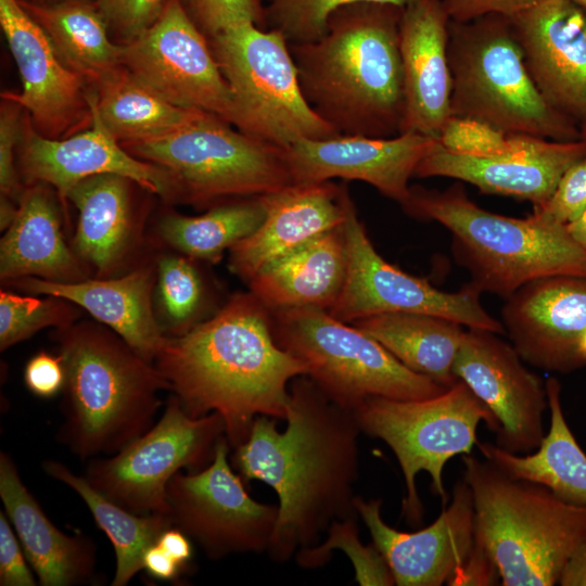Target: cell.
<instances>
[{
  "mask_svg": "<svg viewBox=\"0 0 586 586\" xmlns=\"http://www.w3.org/2000/svg\"><path fill=\"white\" fill-rule=\"evenodd\" d=\"M286 428L258 416L231 464L247 485L260 481L278 495V519L268 552L286 561L296 548L315 546L332 522L357 514L353 485L358 477L355 411L332 402L310 379L290 385Z\"/></svg>",
  "mask_w": 586,
  "mask_h": 586,
  "instance_id": "1",
  "label": "cell"
},
{
  "mask_svg": "<svg viewBox=\"0 0 586 586\" xmlns=\"http://www.w3.org/2000/svg\"><path fill=\"white\" fill-rule=\"evenodd\" d=\"M267 308L238 293L211 319L166 336L154 364L186 412H216L230 447L244 443L258 416L285 419L290 382L306 367L281 348Z\"/></svg>",
  "mask_w": 586,
  "mask_h": 586,
  "instance_id": "2",
  "label": "cell"
},
{
  "mask_svg": "<svg viewBox=\"0 0 586 586\" xmlns=\"http://www.w3.org/2000/svg\"><path fill=\"white\" fill-rule=\"evenodd\" d=\"M402 11L385 3L351 4L333 13L318 40L290 44L305 99L341 135L399 133Z\"/></svg>",
  "mask_w": 586,
  "mask_h": 586,
  "instance_id": "3",
  "label": "cell"
},
{
  "mask_svg": "<svg viewBox=\"0 0 586 586\" xmlns=\"http://www.w3.org/2000/svg\"><path fill=\"white\" fill-rule=\"evenodd\" d=\"M65 369L58 440L81 460L114 455L156 422L170 385L109 327L84 321L56 329Z\"/></svg>",
  "mask_w": 586,
  "mask_h": 586,
  "instance_id": "4",
  "label": "cell"
},
{
  "mask_svg": "<svg viewBox=\"0 0 586 586\" xmlns=\"http://www.w3.org/2000/svg\"><path fill=\"white\" fill-rule=\"evenodd\" d=\"M475 534L504 586H553L586 540V506L547 486L513 477L487 459L462 455Z\"/></svg>",
  "mask_w": 586,
  "mask_h": 586,
  "instance_id": "5",
  "label": "cell"
},
{
  "mask_svg": "<svg viewBox=\"0 0 586 586\" xmlns=\"http://www.w3.org/2000/svg\"><path fill=\"white\" fill-rule=\"evenodd\" d=\"M403 208L449 230L456 262L481 292L507 298L536 279L586 277V251L565 225L534 212L526 218H513L483 209L459 183L444 191L411 188Z\"/></svg>",
  "mask_w": 586,
  "mask_h": 586,
  "instance_id": "6",
  "label": "cell"
},
{
  "mask_svg": "<svg viewBox=\"0 0 586 586\" xmlns=\"http://www.w3.org/2000/svg\"><path fill=\"white\" fill-rule=\"evenodd\" d=\"M450 116L508 135L581 140L579 125L552 109L533 82L508 16L449 24Z\"/></svg>",
  "mask_w": 586,
  "mask_h": 586,
  "instance_id": "7",
  "label": "cell"
},
{
  "mask_svg": "<svg viewBox=\"0 0 586 586\" xmlns=\"http://www.w3.org/2000/svg\"><path fill=\"white\" fill-rule=\"evenodd\" d=\"M232 126L204 112L168 135L122 145L168 173L174 200L198 206L259 196L294 183L285 149Z\"/></svg>",
  "mask_w": 586,
  "mask_h": 586,
  "instance_id": "8",
  "label": "cell"
},
{
  "mask_svg": "<svg viewBox=\"0 0 586 586\" xmlns=\"http://www.w3.org/2000/svg\"><path fill=\"white\" fill-rule=\"evenodd\" d=\"M277 344L306 367L308 377L332 402L356 411L370 397L422 399L446 388L417 373L378 341L317 307L276 311Z\"/></svg>",
  "mask_w": 586,
  "mask_h": 586,
  "instance_id": "9",
  "label": "cell"
},
{
  "mask_svg": "<svg viewBox=\"0 0 586 586\" xmlns=\"http://www.w3.org/2000/svg\"><path fill=\"white\" fill-rule=\"evenodd\" d=\"M208 41L233 97L238 129L283 149L341 135L305 99L282 33L241 23Z\"/></svg>",
  "mask_w": 586,
  "mask_h": 586,
  "instance_id": "10",
  "label": "cell"
},
{
  "mask_svg": "<svg viewBox=\"0 0 586 586\" xmlns=\"http://www.w3.org/2000/svg\"><path fill=\"white\" fill-rule=\"evenodd\" d=\"M361 432L383 441L395 455L404 475L403 513L411 525L423 515L416 476L425 471L443 506L448 495L443 482L446 462L470 454L476 445V429L485 422L494 432L488 408L468 385L458 380L436 396L422 399L370 397L355 411Z\"/></svg>",
  "mask_w": 586,
  "mask_h": 586,
  "instance_id": "11",
  "label": "cell"
},
{
  "mask_svg": "<svg viewBox=\"0 0 586 586\" xmlns=\"http://www.w3.org/2000/svg\"><path fill=\"white\" fill-rule=\"evenodd\" d=\"M224 435L218 413L191 417L173 394L151 429L118 453L91 459L84 477L130 512L168 514L166 489L171 477L181 469L194 472L208 466Z\"/></svg>",
  "mask_w": 586,
  "mask_h": 586,
  "instance_id": "12",
  "label": "cell"
},
{
  "mask_svg": "<svg viewBox=\"0 0 586 586\" xmlns=\"http://www.w3.org/2000/svg\"><path fill=\"white\" fill-rule=\"evenodd\" d=\"M341 196L345 209L347 275L337 301L328 310L331 316L349 323L384 313H417L505 334L501 321L483 307L482 292L471 282L457 292H446L387 263L370 242L344 186Z\"/></svg>",
  "mask_w": 586,
  "mask_h": 586,
  "instance_id": "13",
  "label": "cell"
},
{
  "mask_svg": "<svg viewBox=\"0 0 586 586\" xmlns=\"http://www.w3.org/2000/svg\"><path fill=\"white\" fill-rule=\"evenodd\" d=\"M224 435L205 468L176 473L166 489L173 526L194 540L205 555L222 559L233 553L268 551L278 505L256 501L230 464Z\"/></svg>",
  "mask_w": 586,
  "mask_h": 586,
  "instance_id": "14",
  "label": "cell"
},
{
  "mask_svg": "<svg viewBox=\"0 0 586 586\" xmlns=\"http://www.w3.org/2000/svg\"><path fill=\"white\" fill-rule=\"evenodd\" d=\"M122 64L170 103L212 113L237 126L229 85L208 39L180 0H169L150 28L122 44Z\"/></svg>",
  "mask_w": 586,
  "mask_h": 586,
  "instance_id": "15",
  "label": "cell"
},
{
  "mask_svg": "<svg viewBox=\"0 0 586 586\" xmlns=\"http://www.w3.org/2000/svg\"><path fill=\"white\" fill-rule=\"evenodd\" d=\"M453 371L492 412L496 446L520 455L538 448L546 434V385L512 344L495 332L468 328Z\"/></svg>",
  "mask_w": 586,
  "mask_h": 586,
  "instance_id": "16",
  "label": "cell"
},
{
  "mask_svg": "<svg viewBox=\"0 0 586 586\" xmlns=\"http://www.w3.org/2000/svg\"><path fill=\"white\" fill-rule=\"evenodd\" d=\"M0 25L23 87L20 94L3 97L24 107L33 127L47 138L62 139L91 125L89 85L62 62L20 0H0Z\"/></svg>",
  "mask_w": 586,
  "mask_h": 586,
  "instance_id": "17",
  "label": "cell"
},
{
  "mask_svg": "<svg viewBox=\"0 0 586 586\" xmlns=\"http://www.w3.org/2000/svg\"><path fill=\"white\" fill-rule=\"evenodd\" d=\"M586 156V142L555 141L511 135L510 145L492 156H468L444 149L438 140L419 162L415 177H447L475 186L481 192L512 196L542 206L560 178Z\"/></svg>",
  "mask_w": 586,
  "mask_h": 586,
  "instance_id": "18",
  "label": "cell"
},
{
  "mask_svg": "<svg viewBox=\"0 0 586 586\" xmlns=\"http://www.w3.org/2000/svg\"><path fill=\"white\" fill-rule=\"evenodd\" d=\"M526 69L545 101L586 122V18L570 0H540L508 16Z\"/></svg>",
  "mask_w": 586,
  "mask_h": 586,
  "instance_id": "19",
  "label": "cell"
},
{
  "mask_svg": "<svg viewBox=\"0 0 586 586\" xmlns=\"http://www.w3.org/2000/svg\"><path fill=\"white\" fill-rule=\"evenodd\" d=\"M354 506L398 586L447 585L475 540L473 498L464 479L455 485L437 519L411 533L384 522L380 499L355 497Z\"/></svg>",
  "mask_w": 586,
  "mask_h": 586,
  "instance_id": "20",
  "label": "cell"
},
{
  "mask_svg": "<svg viewBox=\"0 0 586 586\" xmlns=\"http://www.w3.org/2000/svg\"><path fill=\"white\" fill-rule=\"evenodd\" d=\"M89 105L91 127L62 139L43 137L28 116L23 119L17 151L20 170L26 182L53 187L65 202L68 191L79 181L95 175L116 174L151 193L174 200L168 173L127 152L104 127L90 102Z\"/></svg>",
  "mask_w": 586,
  "mask_h": 586,
  "instance_id": "21",
  "label": "cell"
},
{
  "mask_svg": "<svg viewBox=\"0 0 586 586\" xmlns=\"http://www.w3.org/2000/svg\"><path fill=\"white\" fill-rule=\"evenodd\" d=\"M505 301L500 321L523 361L559 373L586 366L578 354L586 330V277L536 279Z\"/></svg>",
  "mask_w": 586,
  "mask_h": 586,
  "instance_id": "22",
  "label": "cell"
},
{
  "mask_svg": "<svg viewBox=\"0 0 586 586\" xmlns=\"http://www.w3.org/2000/svg\"><path fill=\"white\" fill-rule=\"evenodd\" d=\"M435 141L413 132L387 138L339 135L298 140L285 148V153L294 183L332 178L364 181L404 206L411 195L409 179Z\"/></svg>",
  "mask_w": 586,
  "mask_h": 586,
  "instance_id": "23",
  "label": "cell"
},
{
  "mask_svg": "<svg viewBox=\"0 0 586 586\" xmlns=\"http://www.w3.org/2000/svg\"><path fill=\"white\" fill-rule=\"evenodd\" d=\"M449 24L441 0H411L403 8L399 52L404 115L399 133L437 139L450 117Z\"/></svg>",
  "mask_w": 586,
  "mask_h": 586,
  "instance_id": "24",
  "label": "cell"
},
{
  "mask_svg": "<svg viewBox=\"0 0 586 586\" xmlns=\"http://www.w3.org/2000/svg\"><path fill=\"white\" fill-rule=\"evenodd\" d=\"M262 225L230 249L229 268L250 280L262 268L345 219L341 186L329 181L292 183L259 195Z\"/></svg>",
  "mask_w": 586,
  "mask_h": 586,
  "instance_id": "25",
  "label": "cell"
},
{
  "mask_svg": "<svg viewBox=\"0 0 586 586\" xmlns=\"http://www.w3.org/2000/svg\"><path fill=\"white\" fill-rule=\"evenodd\" d=\"M156 279V267L142 265L112 278L63 283L23 277L5 284L68 300L112 329L141 357L154 362L166 340L152 304Z\"/></svg>",
  "mask_w": 586,
  "mask_h": 586,
  "instance_id": "26",
  "label": "cell"
},
{
  "mask_svg": "<svg viewBox=\"0 0 586 586\" xmlns=\"http://www.w3.org/2000/svg\"><path fill=\"white\" fill-rule=\"evenodd\" d=\"M0 498L41 586L94 584L97 555L93 542L67 535L46 515L20 477L12 458L0 453Z\"/></svg>",
  "mask_w": 586,
  "mask_h": 586,
  "instance_id": "27",
  "label": "cell"
},
{
  "mask_svg": "<svg viewBox=\"0 0 586 586\" xmlns=\"http://www.w3.org/2000/svg\"><path fill=\"white\" fill-rule=\"evenodd\" d=\"M135 183L120 175L101 174L79 181L66 195L78 211L73 251L95 278L116 277L139 244L141 230L131 198Z\"/></svg>",
  "mask_w": 586,
  "mask_h": 586,
  "instance_id": "28",
  "label": "cell"
},
{
  "mask_svg": "<svg viewBox=\"0 0 586 586\" xmlns=\"http://www.w3.org/2000/svg\"><path fill=\"white\" fill-rule=\"evenodd\" d=\"M82 263L68 249L59 207L46 183L28 184L17 214L0 242V278L7 283L23 277L73 283L88 279Z\"/></svg>",
  "mask_w": 586,
  "mask_h": 586,
  "instance_id": "29",
  "label": "cell"
},
{
  "mask_svg": "<svg viewBox=\"0 0 586 586\" xmlns=\"http://www.w3.org/2000/svg\"><path fill=\"white\" fill-rule=\"evenodd\" d=\"M347 275L343 224L262 268L249 280L267 309L317 307L330 310Z\"/></svg>",
  "mask_w": 586,
  "mask_h": 586,
  "instance_id": "30",
  "label": "cell"
},
{
  "mask_svg": "<svg viewBox=\"0 0 586 586\" xmlns=\"http://www.w3.org/2000/svg\"><path fill=\"white\" fill-rule=\"evenodd\" d=\"M545 385L550 422L536 450L513 454L479 441L476 446L485 459L507 474L543 484L563 500L586 506V453L564 417L558 379L550 377Z\"/></svg>",
  "mask_w": 586,
  "mask_h": 586,
  "instance_id": "31",
  "label": "cell"
},
{
  "mask_svg": "<svg viewBox=\"0 0 586 586\" xmlns=\"http://www.w3.org/2000/svg\"><path fill=\"white\" fill-rule=\"evenodd\" d=\"M87 98L120 144L163 137L205 112L170 103L123 64L89 87Z\"/></svg>",
  "mask_w": 586,
  "mask_h": 586,
  "instance_id": "32",
  "label": "cell"
},
{
  "mask_svg": "<svg viewBox=\"0 0 586 586\" xmlns=\"http://www.w3.org/2000/svg\"><path fill=\"white\" fill-rule=\"evenodd\" d=\"M354 326L410 370L445 387L458 381L453 367L467 332L462 324L426 314L384 313L356 320Z\"/></svg>",
  "mask_w": 586,
  "mask_h": 586,
  "instance_id": "33",
  "label": "cell"
},
{
  "mask_svg": "<svg viewBox=\"0 0 586 586\" xmlns=\"http://www.w3.org/2000/svg\"><path fill=\"white\" fill-rule=\"evenodd\" d=\"M20 2L44 30L62 62L89 87L122 65V44L111 39L93 0Z\"/></svg>",
  "mask_w": 586,
  "mask_h": 586,
  "instance_id": "34",
  "label": "cell"
},
{
  "mask_svg": "<svg viewBox=\"0 0 586 586\" xmlns=\"http://www.w3.org/2000/svg\"><path fill=\"white\" fill-rule=\"evenodd\" d=\"M43 471L52 479L74 489L89 508L97 525L111 540L116 569L112 586H125L143 570V555L161 534L173 526L168 514H136L112 501L88 481L73 473L65 464L46 460Z\"/></svg>",
  "mask_w": 586,
  "mask_h": 586,
  "instance_id": "35",
  "label": "cell"
},
{
  "mask_svg": "<svg viewBox=\"0 0 586 586\" xmlns=\"http://www.w3.org/2000/svg\"><path fill=\"white\" fill-rule=\"evenodd\" d=\"M259 196L212 207L199 216L169 213L160 222V235L191 258L218 262L226 250L252 234L264 221Z\"/></svg>",
  "mask_w": 586,
  "mask_h": 586,
  "instance_id": "36",
  "label": "cell"
},
{
  "mask_svg": "<svg viewBox=\"0 0 586 586\" xmlns=\"http://www.w3.org/2000/svg\"><path fill=\"white\" fill-rule=\"evenodd\" d=\"M157 304L166 329L180 335L198 322L194 321L203 300L201 278L187 257L165 255L158 258Z\"/></svg>",
  "mask_w": 586,
  "mask_h": 586,
  "instance_id": "37",
  "label": "cell"
},
{
  "mask_svg": "<svg viewBox=\"0 0 586 586\" xmlns=\"http://www.w3.org/2000/svg\"><path fill=\"white\" fill-rule=\"evenodd\" d=\"M48 298L20 296L0 292V348L30 337L48 327L65 328L75 322L78 311L66 298L48 295Z\"/></svg>",
  "mask_w": 586,
  "mask_h": 586,
  "instance_id": "38",
  "label": "cell"
},
{
  "mask_svg": "<svg viewBox=\"0 0 586 586\" xmlns=\"http://www.w3.org/2000/svg\"><path fill=\"white\" fill-rule=\"evenodd\" d=\"M411 0H268L265 29H277L290 44L313 42L327 31L337 10L356 3L373 2L404 8Z\"/></svg>",
  "mask_w": 586,
  "mask_h": 586,
  "instance_id": "39",
  "label": "cell"
},
{
  "mask_svg": "<svg viewBox=\"0 0 586 586\" xmlns=\"http://www.w3.org/2000/svg\"><path fill=\"white\" fill-rule=\"evenodd\" d=\"M508 135L484 122L450 116L444 124L438 142L447 151L468 156H492L510 145Z\"/></svg>",
  "mask_w": 586,
  "mask_h": 586,
  "instance_id": "40",
  "label": "cell"
},
{
  "mask_svg": "<svg viewBox=\"0 0 586 586\" xmlns=\"http://www.w3.org/2000/svg\"><path fill=\"white\" fill-rule=\"evenodd\" d=\"M186 11L209 40L230 26L253 23L265 28L260 0H180Z\"/></svg>",
  "mask_w": 586,
  "mask_h": 586,
  "instance_id": "41",
  "label": "cell"
},
{
  "mask_svg": "<svg viewBox=\"0 0 586 586\" xmlns=\"http://www.w3.org/2000/svg\"><path fill=\"white\" fill-rule=\"evenodd\" d=\"M169 0H93L103 16L109 33L119 44L128 43L160 17Z\"/></svg>",
  "mask_w": 586,
  "mask_h": 586,
  "instance_id": "42",
  "label": "cell"
},
{
  "mask_svg": "<svg viewBox=\"0 0 586 586\" xmlns=\"http://www.w3.org/2000/svg\"><path fill=\"white\" fill-rule=\"evenodd\" d=\"M328 532L342 538L347 545L345 550L352 560L360 585H395L392 573L378 548L372 545L362 546L358 539L356 515L332 522Z\"/></svg>",
  "mask_w": 586,
  "mask_h": 586,
  "instance_id": "43",
  "label": "cell"
},
{
  "mask_svg": "<svg viewBox=\"0 0 586 586\" xmlns=\"http://www.w3.org/2000/svg\"><path fill=\"white\" fill-rule=\"evenodd\" d=\"M586 208V156L574 163L560 178L552 195L534 213L566 225Z\"/></svg>",
  "mask_w": 586,
  "mask_h": 586,
  "instance_id": "44",
  "label": "cell"
},
{
  "mask_svg": "<svg viewBox=\"0 0 586 586\" xmlns=\"http://www.w3.org/2000/svg\"><path fill=\"white\" fill-rule=\"evenodd\" d=\"M3 98L0 114V190L1 195L18 204L25 189L15 166L14 150L21 140L22 106L9 98Z\"/></svg>",
  "mask_w": 586,
  "mask_h": 586,
  "instance_id": "45",
  "label": "cell"
},
{
  "mask_svg": "<svg viewBox=\"0 0 586 586\" xmlns=\"http://www.w3.org/2000/svg\"><path fill=\"white\" fill-rule=\"evenodd\" d=\"M4 511H0V585L35 586L20 539Z\"/></svg>",
  "mask_w": 586,
  "mask_h": 586,
  "instance_id": "46",
  "label": "cell"
},
{
  "mask_svg": "<svg viewBox=\"0 0 586 586\" xmlns=\"http://www.w3.org/2000/svg\"><path fill=\"white\" fill-rule=\"evenodd\" d=\"M24 381L27 388L38 397L52 398L62 392L65 369L60 355L39 352L25 366Z\"/></svg>",
  "mask_w": 586,
  "mask_h": 586,
  "instance_id": "47",
  "label": "cell"
},
{
  "mask_svg": "<svg viewBox=\"0 0 586 586\" xmlns=\"http://www.w3.org/2000/svg\"><path fill=\"white\" fill-rule=\"evenodd\" d=\"M540 0H441L451 22L467 23L498 14L513 15Z\"/></svg>",
  "mask_w": 586,
  "mask_h": 586,
  "instance_id": "48",
  "label": "cell"
},
{
  "mask_svg": "<svg viewBox=\"0 0 586 586\" xmlns=\"http://www.w3.org/2000/svg\"><path fill=\"white\" fill-rule=\"evenodd\" d=\"M500 575L496 563L475 534L474 544L461 566L447 585H498Z\"/></svg>",
  "mask_w": 586,
  "mask_h": 586,
  "instance_id": "49",
  "label": "cell"
},
{
  "mask_svg": "<svg viewBox=\"0 0 586 586\" xmlns=\"http://www.w3.org/2000/svg\"><path fill=\"white\" fill-rule=\"evenodd\" d=\"M142 563L144 571L161 581L176 579L183 568L156 543L146 549Z\"/></svg>",
  "mask_w": 586,
  "mask_h": 586,
  "instance_id": "50",
  "label": "cell"
},
{
  "mask_svg": "<svg viewBox=\"0 0 586 586\" xmlns=\"http://www.w3.org/2000/svg\"><path fill=\"white\" fill-rule=\"evenodd\" d=\"M156 544L182 566H184L192 557V544L190 537L175 526L165 530L158 537Z\"/></svg>",
  "mask_w": 586,
  "mask_h": 586,
  "instance_id": "51",
  "label": "cell"
},
{
  "mask_svg": "<svg viewBox=\"0 0 586 586\" xmlns=\"http://www.w3.org/2000/svg\"><path fill=\"white\" fill-rule=\"evenodd\" d=\"M559 585L586 586V540L569 561Z\"/></svg>",
  "mask_w": 586,
  "mask_h": 586,
  "instance_id": "52",
  "label": "cell"
},
{
  "mask_svg": "<svg viewBox=\"0 0 586 586\" xmlns=\"http://www.w3.org/2000/svg\"><path fill=\"white\" fill-rule=\"evenodd\" d=\"M565 227L573 240L586 251V208Z\"/></svg>",
  "mask_w": 586,
  "mask_h": 586,
  "instance_id": "53",
  "label": "cell"
},
{
  "mask_svg": "<svg viewBox=\"0 0 586 586\" xmlns=\"http://www.w3.org/2000/svg\"><path fill=\"white\" fill-rule=\"evenodd\" d=\"M18 204L13 200L1 195L0 198V228L8 229L17 214Z\"/></svg>",
  "mask_w": 586,
  "mask_h": 586,
  "instance_id": "54",
  "label": "cell"
},
{
  "mask_svg": "<svg viewBox=\"0 0 586 586\" xmlns=\"http://www.w3.org/2000/svg\"><path fill=\"white\" fill-rule=\"evenodd\" d=\"M578 354L586 364V330L583 332L578 342Z\"/></svg>",
  "mask_w": 586,
  "mask_h": 586,
  "instance_id": "55",
  "label": "cell"
},
{
  "mask_svg": "<svg viewBox=\"0 0 586 586\" xmlns=\"http://www.w3.org/2000/svg\"><path fill=\"white\" fill-rule=\"evenodd\" d=\"M581 139L586 142V122L579 124Z\"/></svg>",
  "mask_w": 586,
  "mask_h": 586,
  "instance_id": "56",
  "label": "cell"
},
{
  "mask_svg": "<svg viewBox=\"0 0 586 586\" xmlns=\"http://www.w3.org/2000/svg\"><path fill=\"white\" fill-rule=\"evenodd\" d=\"M570 1H572V2H574V3H576V4H578V5L586 9V0H570Z\"/></svg>",
  "mask_w": 586,
  "mask_h": 586,
  "instance_id": "57",
  "label": "cell"
},
{
  "mask_svg": "<svg viewBox=\"0 0 586 586\" xmlns=\"http://www.w3.org/2000/svg\"><path fill=\"white\" fill-rule=\"evenodd\" d=\"M27 1H31V2H38V3H47V2H52V0H27ZM58 1V0H56Z\"/></svg>",
  "mask_w": 586,
  "mask_h": 586,
  "instance_id": "58",
  "label": "cell"
},
{
  "mask_svg": "<svg viewBox=\"0 0 586 586\" xmlns=\"http://www.w3.org/2000/svg\"><path fill=\"white\" fill-rule=\"evenodd\" d=\"M584 10H585V18H586V9L584 8Z\"/></svg>",
  "mask_w": 586,
  "mask_h": 586,
  "instance_id": "59",
  "label": "cell"
}]
</instances>
